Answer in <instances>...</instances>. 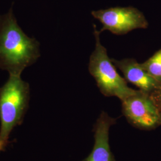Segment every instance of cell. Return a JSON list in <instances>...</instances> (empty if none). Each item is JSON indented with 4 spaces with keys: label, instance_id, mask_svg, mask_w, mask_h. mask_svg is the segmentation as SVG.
Listing matches in <instances>:
<instances>
[{
    "label": "cell",
    "instance_id": "cell-1",
    "mask_svg": "<svg viewBox=\"0 0 161 161\" xmlns=\"http://www.w3.org/2000/svg\"><path fill=\"white\" fill-rule=\"evenodd\" d=\"M40 56L39 41L25 33L13 8L0 15V69L9 75H22Z\"/></svg>",
    "mask_w": 161,
    "mask_h": 161
},
{
    "label": "cell",
    "instance_id": "cell-2",
    "mask_svg": "<svg viewBox=\"0 0 161 161\" xmlns=\"http://www.w3.org/2000/svg\"><path fill=\"white\" fill-rule=\"evenodd\" d=\"M29 100V83L21 75H9L0 87V152L6 150L13 129L23 122Z\"/></svg>",
    "mask_w": 161,
    "mask_h": 161
},
{
    "label": "cell",
    "instance_id": "cell-3",
    "mask_svg": "<svg viewBox=\"0 0 161 161\" xmlns=\"http://www.w3.org/2000/svg\"><path fill=\"white\" fill-rule=\"evenodd\" d=\"M98 31L94 25L95 48L89 60L88 70L94 78L100 92L106 97H116L121 101L137 92L130 88L127 82L118 74L115 64L110 58L107 49L102 45Z\"/></svg>",
    "mask_w": 161,
    "mask_h": 161
},
{
    "label": "cell",
    "instance_id": "cell-4",
    "mask_svg": "<svg viewBox=\"0 0 161 161\" xmlns=\"http://www.w3.org/2000/svg\"><path fill=\"white\" fill-rule=\"evenodd\" d=\"M92 14L102 23V29L117 35H123L134 29H146L149 23L143 13L133 7H115L92 11Z\"/></svg>",
    "mask_w": 161,
    "mask_h": 161
},
{
    "label": "cell",
    "instance_id": "cell-5",
    "mask_svg": "<svg viewBox=\"0 0 161 161\" xmlns=\"http://www.w3.org/2000/svg\"><path fill=\"white\" fill-rule=\"evenodd\" d=\"M122 111L129 124L143 130L161 125V110L148 93L141 90L122 101Z\"/></svg>",
    "mask_w": 161,
    "mask_h": 161
},
{
    "label": "cell",
    "instance_id": "cell-6",
    "mask_svg": "<svg viewBox=\"0 0 161 161\" xmlns=\"http://www.w3.org/2000/svg\"><path fill=\"white\" fill-rule=\"evenodd\" d=\"M116 119L102 112L94 125V144L90 154L82 161H116L109 145L110 127Z\"/></svg>",
    "mask_w": 161,
    "mask_h": 161
},
{
    "label": "cell",
    "instance_id": "cell-7",
    "mask_svg": "<svg viewBox=\"0 0 161 161\" xmlns=\"http://www.w3.org/2000/svg\"><path fill=\"white\" fill-rule=\"evenodd\" d=\"M111 60L121 70L126 81L137 86L139 90L150 94L161 86V83L152 77L136 59L126 58Z\"/></svg>",
    "mask_w": 161,
    "mask_h": 161
},
{
    "label": "cell",
    "instance_id": "cell-8",
    "mask_svg": "<svg viewBox=\"0 0 161 161\" xmlns=\"http://www.w3.org/2000/svg\"><path fill=\"white\" fill-rule=\"evenodd\" d=\"M140 64L152 77L161 83V48Z\"/></svg>",
    "mask_w": 161,
    "mask_h": 161
},
{
    "label": "cell",
    "instance_id": "cell-9",
    "mask_svg": "<svg viewBox=\"0 0 161 161\" xmlns=\"http://www.w3.org/2000/svg\"><path fill=\"white\" fill-rule=\"evenodd\" d=\"M150 95L156 105L161 110V86Z\"/></svg>",
    "mask_w": 161,
    "mask_h": 161
},
{
    "label": "cell",
    "instance_id": "cell-10",
    "mask_svg": "<svg viewBox=\"0 0 161 161\" xmlns=\"http://www.w3.org/2000/svg\"></svg>",
    "mask_w": 161,
    "mask_h": 161
}]
</instances>
